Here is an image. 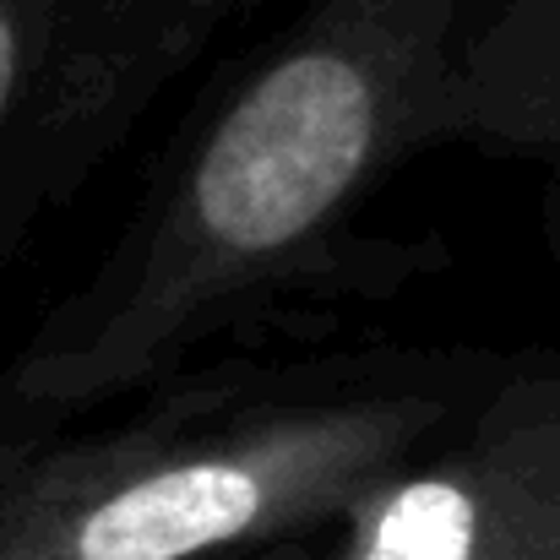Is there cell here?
<instances>
[{"label": "cell", "mask_w": 560, "mask_h": 560, "mask_svg": "<svg viewBox=\"0 0 560 560\" xmlns=\"http://www.w3.org/2000/svg\"><path fill=\"white\" fill-rule=\"evenodd\" d=\"M485 402L419 343L223 349L98 408L0 392V560H261L327 539Z\"/></svg>", "instance_id": "cell-2"}, {"label": "cell", "mask_w": 560, "mask_h": 560, "mask_svg": "<svg viewBox=\"0 0 560 560\" xmlns=\"http://www.w3.org/2000/svg\"><path fill=\"white\" fill-rule=\"evenodd\" d=\"M474 0H305L190 115L137 212L66 289L0 392L98 408L223 349L322 338V305L419 272L371 207L463 126Z\"/></svg>", "instance_id": "cell-1"}, {"label": "cell", "mask_w": 560, "mask_h": 560, "mask_svg": "<svg viewBox=\"0 0 560 560\" xmlns=\"http://www.w3.org/2000/svg\"><path fill=\"white\" fill-rule=\"evenodd\" d=\"M267 0H0V278Z\"/></svg>", "instance_id": "cell-3"}, {"label": "cell", "mask_w": 560, "mask_h": 560, "mask_svg": "<svg viewBox=\"0 0 560 560\" xmlns=\"http://www.w3.org/2000/svg\"><path fill=\"white\" fill-rule=\"evenodd\" d=\"M501 446H506V528H501V550L495 560H545L539 556V534L528 523V506H523V474H517V441L501 430Z\"/></svg>", "instance_id": "cell-4"}]
</instances>
